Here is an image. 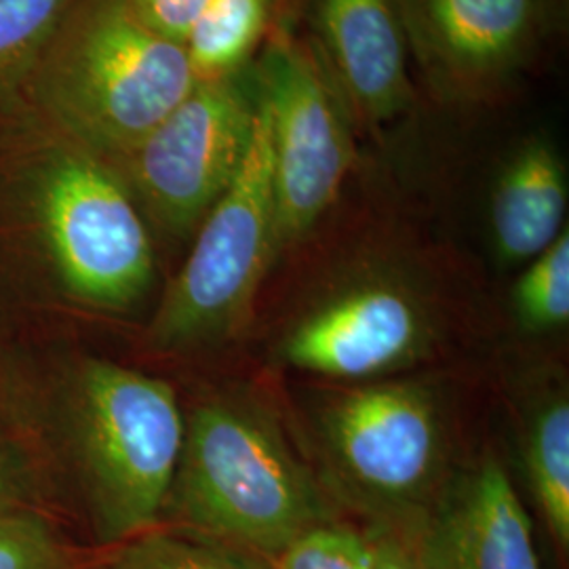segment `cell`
<instances>
[{
	"label": "cell",
	"instance_id": "obj_1",
	"mask_svg": "<svg viewBox=\"0 0 569 569\" xmlns=\"http://www.w3.org/2000/svg\"><path fill=\"white\" fill-rule=\"evenodd\" d=\"M161 256L114 163L26 93L0 108V310L47 333L138 317Z\"/></svg>",
	"mask_w": 569,
	"mask_h": 569
},
{
	"label": "cell",
	"instance_id": "obj_2",
	"mask_svg": "<svg viewBox=\"0 0 569 569\" xmlns=\"http://www.w3.org/2000/svg\"><path fill=\"white\" fill-rule=\"evenodd\" d=\"M39 435L82 538L112 549L159 528L183 435L182 392L84 336L42 345Z\"/></svg>",
	"mask_w": 569,
	"mask_h": 569
},
{
	"label": "cell",
	"instance_id": "obj_3",
	"mask_svg": "<svg viewBox=\"0 0 569 569\" xmlns=\"http://www.w3.org/2000/svg\"><path fill=\"white\" fill-rule=\"evenodd\" d=\"M182 406V448L161 526L274 557L300 533L340 519L321 477L258 392L199 388Z\"/></svg>",
	"mask_w": 569,
	"mask_h": 569
},
{
	"label": "cell",
	"instance_id": "obj_4",
	"mask_svg": "<svg viewBox=\"0 0 569 569\" xmlns=\"http://www.w3.org/2000/svg\"><path fill=\"white\" fill-rule=\"evenodd\" d=\"M186 49L129 0H77L26 96L82 142L117 159L192 91Z\"/></svg>",
	"mask_w": 569,
	"mask_h": 569
},
{
	"label": "cell",
	"instance_id": "obj_5",
	"mask_svg": "<svg viewBox=\"0 0 569 569\" xmlns=\"http://www.w3.org/2000/svg\"><path fill=\"white\" fill-rule=\"evenodd\" d=\"M258 91V87H256ZM279 258L272 143L264 102L243 164L188 243L136 346L163 363H188L230 345L251 319L266 274Z\"/></svg>",
	"mask_w": 569,
	"mask_h": 569
},
{
	"label": "cell",
	"instance_id": "obj_6",
	"mask_svg": "<svg viewBox=\"0 0 569 569\" xmlns=\"http://www.w3.org/2000/svg\"><path fill=\"white\" fill-rule=\"evenodd\" d=\"M310 428L331 498L371 517V528L406 529L453 475V411L425 378H382L326 392Z\"/></svg>",
	"mask_w": 569,
	"mask_h": 569
},
{
	"label": "cell",
	"instance_id": "obj_7",
	"mask_svg": "<svg viewBox=\"0 0 569 569\" xmlns=\"http://www.w3.org/2000/svg\"><path fill=\"white\" fill-rule=\"evenodd\" d=\"M443 302L427 277L390 260L357 266L300 306L274 346L289 369L342 385L403 376L446 338Z\"/></svg>",
	"mask_w": 569,
	"mask_h": 569
},
{
	"label": "cell",
	"instance_id": "obj_8",
	"mask_svg": "<svg viewBox=\"0 0 569 569\" xmlns=\"http://www.w3.org/2000/svg\"><path fill=\"white\" fill-rule=\"evenodd\" d=\"M256 82L241 72L197 82L163 121L110 159L129 186L159 256L190 243L234 180L253 138Z\"/></svg>",
	"mask_w": 569,
	"mask_h": 569
},
{
	"label": "cell",
	"instance_id": "obj_9",
	"mask_svg": "<svg viewBox=\"0 0 569 569\" xmlns=\"http://www.w3.org/2000/svg\"><path fill=\"white\" fill-rule=\"evenodd\" d=\"M329 74L289 34L268 44L256 72L270 124L279 256L323 220L355 159L345 102Z\"/></svg>",
	"mask_w": 569,
	"mask_h": 569
},
{
	"label": "cell",
	"instance_id": "obj_10",
	"mask_svg": "<svg viewBox=\"0 0 569 569\" xmlns=\"http://www.w3.org/2000/svg\"><path fill=\"white\" fill-rule=\"evenodd\" d=\"M397 533L425 569H542L528 510L491 451L456 468Z\"/></svg>",
	"mask_w": 569,
	"mask_h": 569
},
{
	"label": "cell",
	"instance_id": "obj_11",
	"mask_svg": "<svg viewBox=\"0 0 569 569\" xmlns=\"http://www.w3.org/2000/svg\"><path fill=\"white\" fill-rule=\"evenodd\" d=\"M331 77L367 121L387 122L411 102L406 28L395 0H317Z\"/></svg>",
	"mask_w": 569,
	"mask_h": 569
},
{
	"label": "cell",
	"instance_id": "obj_12",
	"mask_svg": "<svg viewBox=\"0 0 569 569\" xmlns=\"http://www.w3.org/2000/svg\"><path fill=\"white\" fill-rule=\"evenodd\" d=\"M409 16L439 70L479 84L521 58L533 32L536 0H409Z\"/></svg>",
	"mask_w": 569,
	"mask_h": 569
},
{
	"label": "cell",
	"instance_id": "obj_13",
	"mask_svg": "<svg viewBox=\"0 0 569 569\" xmlns=\"http://www.w3.org/2000/svg\"><path fill=\"white\" fill-rule=\"evenodd\" d=\"M568 176L557 148L533 138L517 148L498 176L489 226L498 260L526 266L549 249L568 228Z\"/></svg>",
	"mask_w": 569,
	"mask_h": 569
},
{
	"label": "cell",
	"instance_id": "obj_14",
	"mask_svg": "<svg viewBox=\"0 0 569 569\" xmlns=\"http://www.w3.org/2000/svg\"><path fill=\"white\" fill-rule=\"evenodd\" d=\"M523 460L531 496L557 549L569 547V399L555 388L529 409Z\"/></svg>",
	"mask_w": 569,
	"mask_h": 569
},
{
	"label": "cell",
	"instance_id": "obj_15",
	"mask_svg": "<svg viewBox=\"0 0 569 569\" xmlns=\"http://www.w3.org/2000/svg\"><path fill=\"white\" fill-rule=\"evenodd\" d=\"M272 0H209L183 41L197 82L241 72L262 41Z\"/></svg>",
	"mask_w": 569,
	"mask_h": 569
},
{
	"label": "cell",
	"instance_id": "obj_16",
	"mask_svg": "<svg viewBox=\"0 0 569 569\" xmlns=\"http://www.w3.org/2000/svg\"><path fill=\"white\" fill-rule=\"evenodd\" d=\"M96 569H270L268 557L183 529H148L102 549Z\"/></svg>",
	"mask_w": 569,
	"mask_h": 569
},
{
	"label": "cell",
	"instance_id": "obj_17",
	"mask_svg": "<svg viewBox=\"0 0 569 569\" xmlns=\"http://www.w3.org/2000/svg\"><path fill=\"white\" fill-rule=\"evenodd\" d=\"M102 549L51 512H0V569H96Z\"/></svg>",
	"mask_w": 569,
	"mask_h": 569
},
{
	"label": "cell",
	"instance_id": "obj_18",
	"mask_svg": "<svg viewBox=\"0 0 569 569\" xmlns=\"http://www.w3.org/2000/svg\"><path fill=\"white\" fill-rule=\"evenodd\" d=\"M77 0H0V108L28 91L42 56Z\"/></svg>",
	"mask_w": 569,
	"mask_h": 569
},
{
	"label": "cell",
	"instance_id": "obj_19",
	"mask_svg": "<svg viewBox=\"0 0 569 569\" xmlns=\"http://www.w3.org/2000/svg\"><path fill=\"white\" fill-rule=\"evenodd\" d=\"M49 333L0 310V428L39 435L42 345Z\"/></svg>",
	"mask_w": 569,
	"mask_h": 569
},
{
	"label": "cell",
	"instance_id": "obj_20",
	"mask_svg": "<svg viewBox=\"0 0 569 569\" xmlns=\"http://www.w3.org/2000/svg\"><path fill=\"white\" fill-rule=\"evenodd\" d=\"M18 510L51 512L74 526L41 441L0 428V512Z\"/></svg>",
	"mask_w": 569,
	"mask_h": 569
},
{
	"label": "cell",
	"instance_id": "obj_21",
	"mask_svg": "<svg viewBox=\"0 0 569 569\" xmlns=\"http://www.w3.org/2000/svg\"><path fill=\"white\" fill-rule=\"evenodd\" d=\"M515 317L529 333H549L569 323L568 230L526 264L512 293Z\"/></svg>",
	"mask_w": 569,
	"mask_h": 569
},
{
	"label": "cell",
	"instance_id": "obj_22",
	"mask_svg": "<svg viewBox=\"0 0 569 569\" xmlns=\"http://www.w3.org/2000/svg\"><path fill=\"white\" fill-rule=\"evenodd\" d=\"M268 563L270 569H373V545L367 529L333 519L300 533Z\"/></svg>",
	"mask_w": 569,
	"mask_h": 569
},
{
	"label": "cell",
	"instance_id": "obj_23",
	"mask_svg": "<svg viewBox=\"0 0 569 569\" xmlns=\"http://www.w3.org/2000/svg\"><path fill=\"white\" fill-rule=\"evenodd\" d=\"M150 28L183 44L209 0H129Z\"/></svg>",
	"mask_w": 569,
	"mask_h": 569
},
{
	"label": "cell",
	"instance_id": "obj_24",
	"mask_svg": "<svg viewBox=\"0 0 569 569\" xmlns=\"http://www.w3.org/2000/svg\"><path fill=\"white\" fill-rule=\"evenodd\" d=\"M373 545V569H425L406 540L388 528H369Z\"/></svg>",
	"mask_w": 569,
	"mask_h": 569
}]
</instances>
